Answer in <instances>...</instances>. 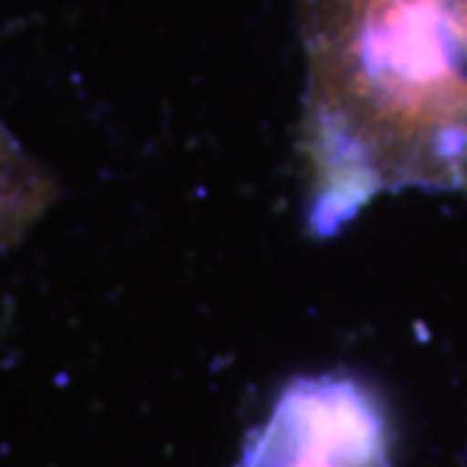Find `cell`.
<instances>
[{
    "label": "cell",
    "instance_id": "6da1fadb",
    "mask_svg": "<svg viewBox=\"0 0 467 467\" xmlns=\"http://www.w3.org/2000/svg\"><path fill=\"white\" fill-rule=\"evenodd\" d=\"M301 18L315 234L387 192L467 190V0H301Z\"/></svg>",
    "mask_w": 467,
    "mask_h": 467
}]
</instances>
